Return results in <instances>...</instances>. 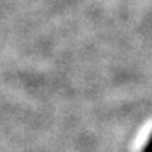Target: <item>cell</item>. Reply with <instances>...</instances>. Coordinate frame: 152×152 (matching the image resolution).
Here are the masks:
<instances>
[{
  "label": "cell",
  "instance_id": "obj_1",
  "mask_svg": "<svg viewBox=\"0 0 152 152\" xmlns=\"http://www.w3.org/2000/svg\"><path fill=\"white\" fill-rule=\"evenodd\" d=\"M146 152H152V140L149 142V146L146 148Z\"/></svg>",
  "mask_w": 152,
  "mask_h": 152
}]
</instances>
